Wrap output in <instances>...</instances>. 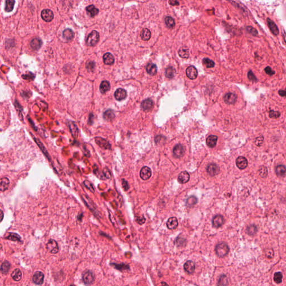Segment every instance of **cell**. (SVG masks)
<instances>
[{
  "mask_svg": "<svg viewBox=\"0 0 286 286\" xmlns=\"http://www.w3.org/2000/svg\"><path fill=\"white\" fill-rule=\"evenodd\" d=\"M115 97L118 101H121L125 99L127 96L126 91L122 88H119L116 89L115 92Z\"/></svg>",
  "mask_w": 286,
  "mask_h": 286,
  "instance_id": "cell-12",
  "label": "cell"
},
{
  "mask_svg": "<svg viewBox=\"0 0 286 286\" xmlns=\"http://www.w3.org/2000/svg\"><path fill=\"white\" fill-rule=\"evenodd\" d=\"M197 203V199L194 196H191L189 197L186 201L187 205L189 207L195 205Z\"/></svg>",
  "mask_w": 286,
  "mask_h": 286,
  "instance_id": "cell-40",
  "label": "cell"
},
{
  "mask_svg": "<svg viewBox=\"0 0 286 286\" xmlns=\"http://www.w3.org/2000/svg\"><path fill=\"white\" fill-rule=\"evenodd\" d=\"M267 21L268 25L269 28V29L272 31V33L274 35L277 36L279 34V29L278 28L277 25L274 23V21H273L272 20L270 19L269 18H267Z\"/></svg>",
  "mask_w": 286,
  "mask_h": 286,
  "instance_id": "cell-17",
  "label": "cell"
},
{
  "mask_svg": "<svg viewBox=\"0 0 286 286\" xmlns=\"http://www.w3.org/2000/svg\"><path fill=\"white\" fill-rule=\"evenodd\" d=\"M228 285V279L225 275H221L218 281V286H227Z\"/></svg>",
  "mask_w": 286,
  "mask_h": 286,
  "instance_id": "cell-35",
  "label": "cell"
},
{
  "mask_svg": "<svg viewBox=\"0 0 286 286\" xmlns=\"http://www.w3.org/2000/svg\"><path fill=\"white\" fill-rule=\"evenodd\" d=\"M169 3L172 6H178L179 5V3L177 1H169Z\"/></svg>",
  "mask_w": 286,
  "mask_h": 286,
  "instance_id": "cell-58",
  "label": "cell"
},
{
  "mask_svg": "<svg viewBox=\"0 0 286 286\" xmlns=\"http://www.w3.org/2000/svg\"><path fill=\"white\" fill-rule=\"evenodd\" d=\"M175 73V69L172 67H168L166 69L165 74L167 78H172L174 77Z\"/></svg>",
  "mask_w": 286,
  "mask_h": 286,
  "instance_id": "cell-41",
  "label": "cell"
},
{
  "mask_svg": "<svg viewBox=\"0 0 286 286\" xmlns=\"http://www.w3.org/2000/svg\"><path fill=\"white\" fill-rule=\"evenodd\" d=\"M237 97V95L235 93L229 92L225 95L224 97V100L228 105H232L236 102Z\"/></svg>",
  "mask_w": 286,
  "mask_h": 286,
  "instance_id": "cell-7",
  "label": "cell"
},
{
  "mask_svg": "<svg viewBox=\"0 0 286 286\" xmlns=\"http://www.w3.org/2000/svg\"><path fill=\"white\" fill-rule=\"evenodd\" d=\"M275 172L278 176L284 177L286 174V168L283 165H279L275 168Z\"/></svg>",
  "mask_w": 286,
  "mask_h": 286,
  "instance_id": "cell-29",
  "label": "cell"
},
{
  "mask_svg": "<svg viewBox=\"0 0 286 286\" xmlns=\"http://www.w3.org/2000/svg\"><path fill=\"white\" fill-rule=\"evenodd\" d=\"M63 35L64 39L67 40H71L74 37V33L71 29H67L64 30Z\"/></svg>",
  "mask_w": 286,
  "mask_h": 286,
  "instance_id": "cell-30",
  "label": "cell"
},
{
  "mask_svg": "<svg viewBox=\"0 0 286 286\" xmlns=\"http://www.w3.org/2000/svg\"><path fill=\"white\" fill-rule=\"evenodd\" d=\"M207 172L210 175L215 176L218 174V173L220 172V168L217 164L215 163H212L207 166Z\"/></svg>",
  "mask_w": 286,
  "mask_h": 286,
  "instance_id": "cell-11",
  "label": "cell"
},
{
  "mask_svg": "<svg viewBox=\"0 0 286 286\" xmlns=\"http://www.w3.org/2000/svg\"><path fill=\"white\" fill-rule=\"evenodd\" d=\"M42 40L38 38L33 39L30 43V46L34 50L39 49L42 46Z\"/></svg>",
  "mask_w": 286,
  "mask_h": 286,
  "instance_id": "cell-25",
  "label": "cell"
},
{
  "mask_svg": "<svg viewBox=\"0 0 286 286\" xmlns=\"http://www.w3.org/2000/svg\"><path fill=\"white\" fill-rule=\"evenodd\" d=\"M95 67V64L93 62H88L86 64V67L87 69H88L89 71H92Z\"/></svg>",
  "mask_w": 286,
  "mask_h": 286,
  "instance_id": "cell-54",
  "label": "cell"
},
{
  "mask_svg": "<svg viewBox=\"0 0 286 286\" xmlns=\"http://www.w3.org/2000/svg\"><path fill=\"white\" fill-rule=\"evenodd\" d=\"M146 71L150 75H154L157 72V67L155 64L149 63L146 66Z\"/></svg>",
  "mask_w": 286,
  "mask_h": 286,
  "instance_id": "cell-26",
  "label": "cell"
},
{
  "mask_svg": "<svg viewBox=\"0 0 286 286\" xmlns=\"http://www.w3.org/2000/svg\"><path fill=\"white\" fill-rule=\"evenodd\" d=\"M3 217H4V214H3V213L2 210H0V222H1L3 218Z\"/></svg>",
  "mask_w": 286,
  "mask_h": 286,
  "instance_id": "cell-60",
  "label": "cell"
},
{
  "mask_svg": "<svg viewBox=\"0 0 286 286\" xmlns=\"http://www.w3.org/2000/svg\"><path fill=\"white\" fill-rule=\"evenodd\" d=\"M259 175L262 177H266V175H267V173H268L267 168L265 167H262L260 168V169L259 170Z\"/></svg>",
  "mask_w": 286,
  "mask_h": 286,
  "instance_id": "cell-49",
  "label": "cell"
},
{
  "mask_svg": "<svg viewBox=\"0 0 286 286\" xmlns=\"http://www.w3.org/2000/svg\"><path fill=\"white\" fill-rule=\"evenodd\" d=\"M186 75L190 79H195L198 75L197 70L194 66H189L186 70Z\"/></svg>",
  "mask_w": 286,
  "mask_h": 286,
  "instance_id": "cell-9",
  "label": "cell"
},
{
  "mask_svg": "<svg viewBox=\"0 0 286 286\" xmlns=\"http://www.w3.org/2000/svg\"><path fill=\"white\" fill-rule=\"evenodd\" d=\"M47 249L52 254H56L58 252L59 248L57 242L53 239H50L46 244Z\"/></svg>",
  "mask_w": 286,
  "mask_h": 286,
  "instance_id": "cell-6",
  "label": "cell"
},
{
  "mask_svg": "<svg viewBox=\"0 0 286 286\" xmlns=\"http://www.w3.org/2000/svg\"><path fill=\"white\" fill-rule=\"evenodd\" d=\"M74 286V285H71V286Z\"/></svg>",
  "mask_w": 286,
  "mask_h": 286,
  "instance_id": "cell-63",
  "label": "cell"
},
{
  "mask_svg": "<svg viewBox=\"0 0 286 286\" xmlns=\"http://www.w3.org/2000/svg\"><path fill=\"white\" fill-rule=\"evenodd\" d=\"M6 239H8V240H12V241H17V242H19L21 240V238L20 236L17 234H15V233H10L9 236H7L6 238Z\"/></svg>",
  "mask_w": 286,
  "mask_h": 286,
  "instance_id": "cell-42",
  "label": "cell"
},
{
  "mask_svg": "<svg viewBox=\"0 0 286 286\" xmlns=\"http://www.w3.org/2000/svg\"><path fill=\"white\" fill-rule=\"evenodd\" d=\"M224 217L221 215L215 216L213 220V225L214 227L218 228L221 227L224 224Z\"/></svg>",
  "mask_w": 286,
  "mask_h": 286,
  "instance_id": "cell-15",
  "label": "cell"
},
{
  "mask_svg": "<svg viewBox=\"0 0 286 286\" xmlns=\"http://www.w3.org/2000/svg\"><path fill=\"white\" fill-rule=\"evenodd\" d=\"M111 265H113L116 269H119V270H125L129 269V267L128 265H126L124 264H111Z\"/></svg>",
  "mask_w": 286,
  "mask_h": 286,
  "instance_id": "cell-47",
  "label": "cell"
},
{
  "mask_svg": "<svg viewBox=\"0 0 286 286\" xmlns=\"http://www.w3.org/2000/svg\"><path fill=\"white\" fill-rule=\"evenodd\" d=\"M215 252L218 257L220 258L224 257L229 253V246L225 243L218 244L215 248Z\"/></svg>",
  "mask_w": 286,
  "mask_h": 286,
  "instance_id": "cell-1",
  "label": "cell"
},
{
  "mask_svg": "<svg viewBox=\"0 0 286 286\" xmlns=\"http://www.w3.org/2000/svg\"><path fill=\"white\" fill-rule=\"evenodd\" d=\"M11 276L15 281H19L21 279L22 273L20 269H16L12 273Z\"/></svg>",
  "mask_w": 286,
  "mask_h": 286,
  "instance_id": "cell-37",
  "label": "cell"
},
{
  "mask_svg": "<svg viewBox=\"0 0 286 286\" xmlns=\"http://www.w3.org/2000/svg\"><path fill=\"white\" fill-rule=\"evenodd\" d=\"M83 183H84L85 186H86V188L87 189H88L91 192H92V193L95 192V188H94L91 182H90L89 181L86 180L84 181Z\"/></svg>",
  "mask_w": 286,
  "mask_h": 286,
  "instance_id": "cell-48",
  "label": "cell"
},
{
  "mask_svg": "<svg viewBox=\"0 0 286 286\" xmlns=\"http://www.w3.org/2000/svg\"><path fill=\"white\" fill-rule=\"evenodd\" d=\"M217 139H218V138L217 136L213 135H210L207 138L206 144L209 147L214 148L216 146V145L217 144Z\"/></svg>",
  "mask_w": 286,
  "mask_h": 286,
  "instance_id": "cell-23",
  "label": "cell"
},
{
  "mask_svg": "<svg viewBox=\"0 0 286 286\" xmlns=\"http://www.w3.org/2000/svg\"><path fill=\"white\" fill-rule=\"evenodd\" d=\"M236 164L240 169H244L248 166V160L244 157H239L236 159Z\"/></svg>",
  "mask_w": 286,
  "mask_h": 286,
  "instance_id": "cell-13",
  "label": "cell"
},
{
  "mask_svg": "<svg viewBox=\"0 0 286 286\" xmlns=\"http://www.w3.org/2000/svg\"><path fill=\"white\" fill-rule=\"evenodd\" d=\"M103 173L104 176L106 178V179H110L111 178V173H110V171L109 170V169L107 168H104L103 171Z\"/></svg>",
  "mask_w": 286,
  "mask_h": 286,
  "instance_id": "cell-53",
  "label": "cell"
},
{
  "mask_svg": "<svg viewBox=\"0 0 286 286\" xmlns=\"http://www.w3.org/2000/svg\"><path fill=\"white\" fill-rule=\"evenodd\" d=\"M151 176H152L151 169L146 166L143 167L140 172V178L144 181H146L148 180Z\"/></svg>",
  "mask_w": 286,
  "mask_h": 286,
  "instance_id": "cell-8",
  "label": "cell"
},
{
  "mask_svg": "<svg viewBox=\"0 0 286 286\" xmlns=\"http://www.w3.org/2000/svg\"><path fill=\"white\" fill-rule=\"evenodd\" d=\"M96 143L103 149H111V144L106 139L96 137L95 139Z\"/></svg>",
  "mask_w": 286,
  "mask_h": 286,
  "instance_id": "cell-5",
  "label": "cell"
},
{
  "mask_svg": "<svg viewBox=\"0 0 286 286\" xmlns=\"http://www.w3.org/2000/svg\"><path fill=\"white\" fill-rule=\"evenodd\" d=\"M270 252H271V250H269V251H268V253L267 254V257L269 258V256H270V255H271L272 257H273V255H274L273 250H272L271 253H270Z\"/></svg>",
  "mask_w": 286,
  "mask_h": 286,
  "instance_id": "cell-61",
  "label": "cell"
},
{
  "mask_svg": "<svg viewBox=\"0 0 286 286\" xmlns=\"http://www.w3.org/2000/svg\"><path fill=\"white\" fill-rule=\"evenodd\" d=\"M35 142H36L37 143V144H38V145H39V147L40 148V149H42V150L43 151V153H44L46 155V156L47 158H48V159H49V160H50V158L49 157V154H48V152H47V151H46V149H45V147L44 146V145H43V144H42V143H41V142H39L38 139H35Z\"/></svg>",
  "mask_w": 286,
  "mask_h": 286,
  "instance_id": "cell-46",
  "label": "cell"
},
{
  "mask_svg": "<svg viewBox=\"0 0 286 286\" xmlns=\"http://www.w3.org/2000/svg\"><path fill=\"white\" fill-rule=\"evenodd\" d=\"M279 94L282 97H285L286 96V91L285 90H282V89H281L279 91Z\"/></svg>",
  "mask_w": 286,
  "mask_h": 286,
  "instance_id": "cell-59",
  "label": "cell"
},
{
  "mask_svg": "<svg viewBox=\"0 0 286 286\" xmlns=\"http://www.w3.org/2000/svg\"><path fill=\"white\" fill-rule=\"evenodd\" d=\"M86 11L87 14L91 17H94L98 14L99 10L98 9L96 8L94 5H89L86 7Z\"/></svg>",
  "mask_w": 286,
  "mask_h": 286,
  "instance_id": "cell-24",
  "label": "cell"
},
{
  "mask_svg": "<svg viewBox=\"0 0 286 286\" xmlns=\"http://www.w3.org/2000/svg\"><path fill=\"white\" fill-rule=\"evenodd\" d=\"M263 138L262 136H259L257 138L256 140V144L257 146H260V145L263 143Z\"/></svg>",
  "mask_w": 286,
  "mask_h": 286,
  "instance_id": "cell-57",
  "label": "cell"
},
{
  "mask_svg": "<svg viewBox=\"0 0 286 286\" xmlns=\"http://www.w3.org/2000/svg\"><path fill=\"white\" fill-rule=\"evenodd\" d=\"M178 225V220L176 217H172L168 219L167 222V226L170 230H174L177 228Z\"/></svg>",
  "mask_w": 286,
  "mask_h": 286,
  "instance_id": "cell-18",
  "label": "cell"
},
{
  "mask_svg": "<svg viewBox=\"0 0 286 286\" xmlns=\"http://www.w3.org/2000/svg\"><path fill=\"white\" fill-rule=\"evenodd\" d=\"M10 184L9 180L7 178H3L0 179V191H6Z\"/></svg>",
  "mask_w": 286,
  "mask_h": 286,
  "instance_id": "cell-27",
  "label": "cell"
},
{
  "mask_svg": "<svg viewBox=\"0 0 286 286\" xmlns=\"http://www.w3.org/2000/svg\"><path fill=\"white\" fill-rule=\"evenodd\" d=\"M257 232V228L255 225H250L247 228V233L250 235H253Z\"/></svg>",
  "mask_w": 286,
  "mask_h": 286,
  "instance_id": "cell-44",
  "label": "cell"
},
{
  "mask_svg": "<svg viewBox=\"0 0 286 286\" xmlns=\"http://www.w3.org/2000/svg\"><path fill=\"white\" fill-rule=\"evenodd\" d=\"M122 187H123L124 189H125V191H127V190L129 189V183H128V182L126 181H125V179H122Z\"/></svg>",
  "mask_w": 286,
  "mask_h": 286,
  "instance_id": "cell-56",
  "label": "cell"
},
{
  "mask_svg": "<svg viewBox=\"0 0 286 286\" xmlns=\"http://www.w3.org/2000/svg\"><path fill=\"white\" fill-rule=\"evenodd\" d=\"M41 16L45 21L50 22L53 19L54 14L50 10L44 9L42 11Z\"/></svg>",
  "mask_w": 286,
  "mask_h": 286,
  "instance_id": "cell-10",
  "label": "cell"
},
{
  "mask_svg": "<svg viewBox=\"0 0 286 286\" xmlns=\"http://www.w3.org/2000/svg\"><path fill=\"white\" fill-rule=\"evenodd\" d=\"M82 279L85 285H89L93 282L95 280V275L91 271H87L83 274Z\"/></svg>",
  "mask_w": 286,
  "mask_h": 286,
  "instance_id": "cell-4",
  "label": "cell"
},
{
  "mask_svg": "<svg viewBox=\"0 0 286 286\" xmlns=\"http://www.w3.org/2000/svg\"><path fill=\"white\" fill-rule=\"evenodd\" d=\"M93 172H94V173L95 174L97 177H99V178H100L101 179H102V180H105L106 179V178L104 176V174L103 173V172H101L100 171V170L98 169L97 167L96 168H94V169H93Z\"/></svg>",
  "mask_w": 286,
  "mask_h": 286,
  "instance_id": "cell-45",
  "label": "cell"
},
{
  "mask_svg": "<svg viewBox=\"0 0 286 286\" xmlns=\"http://www.w3.org/2000/svg\"><path fill=\"white\" fill-rule=\"evenodd\" d=\"M269 117L271 118H274V119H277V118H278L280 115H281V114L278 111H271L269 112Z\"/></svg>",
  "mask_w": 286,
  "mask_h": 286,
  "instance_id": "cell-51",
  "label": "cell"
},
{
  "mask_svg": "<svg viewBox=\"0 0 286 286\" xmlns=\"http://www.w3.org/2000/svg\"><path fill=\"white\" fill-rule=\"evenodd\" d=\"M246 30L248 31V32H249L250 34H251L253 36H256L258 34L257 30L256 29H254V28H253L252 26H247Z\"/></svg>",
  "mask_w": 286,
  "mask_h": 286,
  "instance_id": "cell-50",
  "label": "cell"
},
{
  "mask_svg": "<svg viewBox=\"0 0 286 286\" xmlns=\"http://www.w3.org/2000/svg\"><path fill=\"white\" fill-rule=\"evenodd\" d=\"M264 71L267 74H268L269 75H271V76H272L275 74V71H273L270 67H267L265 68Z\"/></svg>",
  "mask_w": 286,
  "mask_h": 286,
  "instance_id": "cell-55",
  "label": "cell"
},
{
  "mask_svg": "<svg viewBox=\"0 0 286 286\" xmlns=\"http://www.w3.org/2000/svg\"><path fill=\"white\" fill-rule=\"evenodd\" d=\"M15 3V1H11V0H7L6 1V7H5V11L7 13L11 12L13 10L14 7V4Z\"/></svg>",
  "mask_w": 286,
  "mask_h": 286,
  "instance_id": "cell-36",
  "label": "cell"
},
{
  "mask_svg": "<svg viewBox=\"0 0 286 286\" xmlns=\"http://www.w3.org/2000/svg\"><path fill=\"white\" fill-rule=\"evenodd\" d=\"M178 54L180 57L182 58H188L189 57V49L185 47H182L179 49Z\"/></svg>",
  "mask_w": 286,
  "mask_h": 286,
  "instance_id": "cell-32",
  "label": "cell"
},
{
  "mask_svg": "<svg viewBox=\"0 0 286 286\" xmlns=\"http://www.w3.org/2000/svg\"><path fill=\"white\" fill-rule=\"evenodd\" d=\"M160 286H168V284H167V283H166L165 282H162L161 283V285H160Z\"/></svg>",
  "mask_w": 286,
  "mask_h": 286,
  "instance_id": "cell-62",
  "label": "cell"
},
{
  "mask_svg": "<svg viewBox=\"0 0 286 286\" xmlns=\"http://www.w3.org/2000/svg\"><path fill=\"white\" fill-rule=\"evenodd\" d=\"M103 60L104 63L107 65H111L114 63V57L110 53H107L103 56Z\"/></svg>",
  "mask_w": 286,
  "mask_h": 286,
  "instance_id": "cell-22",
  "label": "cell"
},
{
  "mask_svg": "<svg viewBox=\"0 0 286 286\" xmlns=\"http://www.w3.org/2000/svg\"><path fill=\"white\" fill-rule=\"evenodd\" d=\"M203 64L206 68H213L215 66L214 62L207 58H205L203 59Z\"/></svg>",
  "mask_w": 286,
  "mask_h": 286,
  "instance_id": "cell-39",
  "label": "cell"
},
{
  "mask_svg": "<svg viewBox=\"0 0 286 286\" xmlns=\"http://www.w3.org/2000/svg\"><path fill=\"white\" fill-rule=\"evenodd\" d=\"M141 37L143 40L148 41L151 37V32L148 29H144L141 34Z\"/></svg>",
  "mask_w": 286,
  "mask_h": 286,
  "instance_id": "cell-34",
  "label": "cell"
},
{
  "mask_svg": "<svg viewBox=\"0 0 286 286\" xmlns=\"http://www.w3.org/2000/svg\"><path fill=\"white\" fill-rule=\"evenodd\" d=\"M100 39L99 33L96 31H92L88 36L86 43L88 46H95Z\"/></svg>",
  "mask_w": 286,
  "mask_h": 286,
  "instance_id": "cell-2",
  "label": "cell"
},
{
  "mask_svg": "<svg viewBox=\"0 0 286 286\" xmlns=\"http://www.w3.org/2000/svg\"><path fill=\"white\" fill-rule=\"evenodd\" d=\"M154 106L153 101L151 99H146L142 103V107L144 111H149Z\"/></svg>",
  "mask_w": 286,
  "mask_h": 286,
  "instance_id": "cell-21",
  "label": "cell"
},
{
  "mask_svg": "<svg viewBox=\"0 0 286 286\" xmlns=\"http://www.w3.org/2000/svg\"><path fill=\"white\" fill-rule=\"evenodd\" d=\"M115 117L114 111L112 110H107L103 114V118L107 121H111Z\"/></svg>",
  "mask_w": 286,
  "mask_h": 286,
  "instance_id": "cell-31",
  "label": "cell"
},
{
  "mask_svg": "<svg viewBox=\"0 0 286 286\" xmlns=\"http://www.w3.org/2000/svg\"><path fill=\"white\" fill-rule=\"evenodd\" d=\"M282 279H283V275L281 272H278L275 273L274 275V281L276 283L279 284V283H282Z\"/></svg>",
  "mask_w": 286,
  "mask_h": 286,
  "instance_id": "cell-43",
  "label": "cell"
},
{
  "mask_svg": "<svg viewBox=\"0 0 286 286\" xmlns=\"http://www.w3.org/2000/svg\"><path fill=\"white\" fill-rule=\"evenodd\" d=\"M248 77L249 78V79L251 81H253V82H256L257 81V79L256 78V77L255 76V75L254 74V73H253V72L249 71L248 72Z\"/></svg>",
  "mask_w": 286,
  "mask_h": 286,
  "instance_id": "cell-52",
  "label": "cell"
},
{
  "mask_svg": "<svg viewBox=\"0 0 286 286\" xmlns=\"http://www.w3.org/2000/svg\"><path fill=\"white\" fill-rule=\"evenodd\" d=\"M44 275L42 272H36L32 278L33 282L39 285H42L44 282Z\"/></svg>",
  "mask_w": 286,
  "mask_h": 286,
  "instance_id": "cell-14",
  "label": "cell"
},
{
  "mask_svg": "<svg viewBox=\"0 0 286 286\" xmlns=\"http://www.w3.org/2000/svg\"><path fill=\"white\" fill-rule=\"evenodd\" d=\"M190 176L189 173L186 171L182 172L178 175V181L181 184H185L189 180Z\"/></svg>",
  "mask_w": 286,
  "mask_h": 286,
  "instance_id": "cell-16",
  "label": "cell"
},
{
  "mask_svg": "<svg viewBox=\"0 0 286 286\" xmlns=\"http://www.w3.org/2000/svg\"><path fill=\"white\" fill-rule=\"evenodd\" d=\"M101 92L102 93H105L110 89V83L107 81H103L101 82L100 87Z\"/></svg>",
  "mask_w": 286,
  "mask_h": 286,
  "instance_id": "cell-28",
  "label": "cell"
},
{
  "mask_svg": "<svg viewBox=\"0 0 286 286\" xmlns=\"http://www.w3.org/2000/svg\"><path fill=\"white\" fill-rule=\"evenodd\" d=\"M184 269L189 274H192L195 270V264L192 261L188 260L184 264Z\"/></svg>",
  "mask_w": 286,
  "mask_h": 286,
  "instance_id": "cell-20",
  "label": "cell"
},
{
  "mask_svg": "<svg viewBox=\"0 0 286 286\" xmlns=\"http://www.w3.org/2000/svg\"><path fill=\"white\" fill-rule=\"evenodd\" d=\"M165 23L167 27L169 28H173L175 26L174 20L171 16H167L166 17Z\"/></svg>",
  "mask_w": 286,
  "mask_h": 286,
  "instance_id": "cell-38",
  "label": "cell"
},
{
  "mask_svg": "<svg viewBox=\"0 0 286 286\" xmlns=\"http://www.w3.org/2000/svg\"><path fill=\"white\" fill-rule=\"evenodd\" d=\"M10 263L7 261H5L0 267V270L2 273L7 274L10 270Z\"/></svg>",
  "mask_w": 286,
  "mask_h": 286,
  "instance_id": "cell-33",
  "label": "cell"
},
{
  "mask_svg": "<svg viewBox=\"0 0 286 286\" xmlns=\"http://www.w3.org/2000/svg\"><path fill=\"white\" fill-rule=\"evenodd\" d=\"M69 128L73 138L75 139L77 138L79 134V130L76 124L73 121H70L69 122Z\"/></svg>",
  "mask_w": 286,
  "mask_h": 286,
  "instance_id": "cell-19",
  "label": "cell"
},
{
  "mask_svg": "<svg viewBox=\"0 0 286 286\" xmlns=\"http://www.w3.org/2000/svg\"><path fill=\"white\" fill-rule=\"evenodd\" d=\"M185 153V148L182 144H177L173 148L174 156L177 158L182 157Z\"/></svg>",
  "mask_w": 286,
  "mask_h": 286,
  "instance_id": "cell-3",
  "label": "cell"
}]
</instances>
